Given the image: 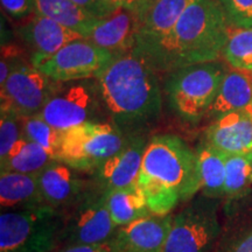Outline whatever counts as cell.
I'll return each mask as SVG.
<instances>
[{
	"label": "cell",
	"instance_id": "6da1fadb",
	"mask_svg": "<svg viewBox=\"0 0 252 252\" xmlns=\"http://www.w3.org/2000/svg\"><path fill=\"white\" fill-rule=\"evenodd\" d=\"M157 74L134 47L117 56L96 78L103 106L123 133L139 130L159 117L162 98Z\"/></svg>",
	"mask_w": 252,
	"mask_h": 252
},
{
	"label": "cell",
	"instance_id": "7a4b0ae2",
	"mask_svg": "<svg viewBox=\"0 0 252 252\" xmlns=\"http://www.w3.org/2000/svg\"><path fill=\"white\" fill-rule=\"evenodd\" d=\"M229 27L220 0H193L171 32L143 54L158 72L217 61L223 54Z\"/></svg>",
	"mask_w": 252,
	"mask_h": 252
},
{
	"label": "cell",
	"instance_id": "3957f363",
	"mask_svg": "<svg viewBox=\"0 0 252 252\" xmlns=\"http://www.w3.org/2000/svg\"><path fill=\"white\" fill-rule=\"evenodd\" d=\"M138 186L150 213L169 215L201 190L196 153L178 135H154L145 149Z\"/></svg>",
	"mask_w": 252,
	"mask_h": 252
},
{
	"label": "cell",
	"instance_id": "277c9868",
	"mask_svg": "<svg viewBox=\"0 0 252 252\" xmlns=\"http://www.w3.org/2000/svg\"><path fill=\"white\" fill-rule=\"evenodd\" d=\"M64 217L49 206L0 215V252H53L61 245Z\"/></svg>",
	"mask_w": 252,
	"mask_h": 252
},
{
	"label": "cell",
	"instance_id": "5b68a950",
	"mask_svg": "<svg viewBox=\"0 0 252 252\" xmlns=\"http://www.w3.org/2000/svg\"><path fill=\"white\" fill-rule=\"evenodd\" d=\"M226 71L225 65L219 61L172 71L166 84L172 108L185 121H200L213 105Z\"/></svg>",
	"mask_w": 252,
	"mask_h": 252
},
{
	"label": "cell",
	"instance_id": "8992f818",
	"mask_svg": "<svg viewBox=\"0 0 252 252\" xmlns=\"http://www.w3.org/2000/svg\"><path fill=\"white\" fill-rule=\"evenodd\" d=\"M127 139L115 123L88 122L63 135L59 160L78 172H97L106 160L119 152Z\"/></svg>",
	"mask_w": 252,
	"mask_h": 252
},
{
	"label": "cell",
	"instance_id": "52a82bcc",
	"mask_svg": "<svg viewBox=\"0 0 252 252\" xmlns=\"http://www.w3.org/2000/svg\"><path fill=\"white\" fill-rule=\"evenodd\" d=\"M100 104L96 78L59 82L39 116L53 127L65 132L84 123L97 122L94 116Z\"/></svg>",
	"mask_w": 252,
	"mask_h": 252
},
{
	"label": "cell",
	"instance_id": "ba28073f",
	"mask_svg": "<svg viewBox=\"0 0 252 252\" xmlns=\"http://www.w3.org/2000/svg\"><path fill=\"white\" fill-rule=\"evenodd\" d=\"M220 231L213 198H200L173 217L162 252H212Z\"/></svg>",
	"mask_w": 252,
	"mask_h": 252
},
{
	"label": "cell",
	"instance_id": "9c48e42d",
	"mask_svg": "<svg viewBox=\"0 0 252 252\" xmlns=\"http://www.w3.org/2000/svg\"><path fill=\"white\" fill-rule=\"evenodd\" d=\"M117 230L106 206L105 193L98 189L94 194H84L64 219L61 245L103 244L112 241Z\"/></svg>",
	"mask_w": 252,
	"mask_h": 252
},
{
	"label": "cell",
	"instance_id": "30bf717a",
	"mask_svg": "<svg viewBox=\"0 0 252 252\" xmlns=\"http://www.w3.org/2000/svg\"><path fill=\"white\" fill-rule=\"evenodd\" d=\"M116 56L86 39L72 41L37 69L53 81L71 82L97 78Z\"/></svg>",
	"mask_w": 252,
	"mask_h": 252
},
{
	"label": "cell",
	"instance_id": "8fae6325",
	"mask_svg": "<svg viewBox=\"0 0 252 252\" xmlns=\"http://www.w3.org/2000/svg\"><path fill=\"white\" fill-rule=\"evenodd\" d=\"M58 83L32 64H25L0 86L1 110H11L21 118L40 115Z\"/></svg>",
	"mask_w": 252,
	"mask_h": 252
},
{
	"label": "cell",
	"instance_id": "7c38bea8",
	"mask_svg": "<svg viewBox=\"0 0 252 252\" xmlns=\"http://www.w3.org/2000/svg\"><path fill=\"white\" fill-rule=\"evenodd\" d=\"M193 0H138L132 6L137 18V48L147 54L171 32Z\"/></svg>",
	"mask_w": 252,
	"mask_h": 252
},
{
	"label": "cell",
	"instance_id": "4fadbf2b",
	"mask_svg": "<svg viewBox=\"0 0 252 252\" xmlns=\"http://www.w3.org/2000/svg\"><path fill=\"white\" fill-rule=\"evenodd\" d=\"M17 33L30 47V64L37 68L54 56L60 49L72 41L83 39V35L34 12L20 20Z\"/></svg>",
	"mask_w": 252,
	"mask_h": 252
},
{
	"label": "cell",
	"instance_id": "5bb4252c",
	"mask_svg": "<svg viewBox=\"0 0 252 252\" xmlns=\"http://www.w3.org/2000/svg\"><path fill=\"white\" fill-rule=\"evenodd\" d=\"M147 141L141 135H128L125 146L97 169L99 190L109 193L137 184Z\"/></svg>",
	"mask_w": 252,
	"mask_h": 252
},
{
	"label": "cell",
	"instance_id": "9a60e30c",
	"mask_svg": "<svg viewBox=\"0 0 252 252\" xmlns=\"http://www.w3.org/2000/svg\"><path fill=\"white\" fill-rule=\"evenodd\" d=\"M172 223L171 215L150 213L118 228L112 242L119 252H162Z\"/></svg>",
	"mask_w": 252,
	"mask_h": 252
},
{
	"label": "cell",
	"instance_id": "2e32d148",
	"mask_svg": "<svg viewBox=\"0 0 252 252\" xmlns=\"http://www.w3.org/2000/svg\"><path fill=\"white\" fill-rule=\"evenodd\" d=\"M137 35L138 25L134 11L126 6H119L111 14L100 18L83 39L109 50L117 58L137 46Z\"/></svg>",
	"mask_w": 252,
	"mask_h": 252
},
{
	"label": "cell",
	"instance_id": "e0dca14e",
	"mask_svg": "<svg viewBox=\"0 0 252 252\" xmlns=\"http://www.w3.org/2000/svg\"><path fill=\"white\" fill-rule=\"evenodd\" d=\"M206 143L224 154L252 152V108L216 118L207 128Z\"/></svg>",
	"mask_w": 252,
	"mask_h": 252
},
{
	"label": "cell",
	"instance_id": "ac0fdd59",
	"mask_svg": "<svg viewBox=\"0 0 252 252\" xmlns=\"http://www.w3.org/2000/svg\"><path fill=\"white\" fill-rule=\"evenodd\" d=\"M71 168L59 160H53L37 174L39 188L43 202L60 209L75 204L84 195L86 181Z\"/></svg>",
	"mask_w": 252,
	"mask_h": 252
},
{
	"label": "cell",
	"instance_id": "d6986e66",
	"mask_svg": "<svg viewBox=\"0 0 252 252\" xmlns=\"http://www.w3.org/2000/svg\"><path fill=\"white\" fill-rule=\"evenodd\" d=\"M252 108V71H226L208 115L219 118L225 113Z\"/></svg>",
	"mask_w": 252,
	"mask_h": 252
},
{
	"label": "cell",
	"instance_id": "ffe728a7",
	"mask_svg": "<svg viewBox=\"0 0 252 252\" xmlns=\"http://www.w3.org/2000/svg\"><path fill=\"white\" fill-rule=\"evenodd\" d=\"M0 204L2 209L17 210L45 206L46 203L40 193L37 175L1 172Z\"/></svg>",
	"mask_w": 252,
	"mask_h": 252
},
{
	"label": "cell",
	"instance_id": "44dd1931",
	"mask_svg": "<svg viewBox=\"0 0 252 252\" xmlns=\"http://www.w3.org/2000/svg\"><path fill=\"white\" fill-rule=\"evenodd\" d=\"M34 12L83 36L100 19L71 0H34Z\"/></svg>",
	"mask_w": 252,
	"mask_h": 252
},
{
	"label": "cell",
	"instance_id": "7402d4cb",
	"mask_svg": "<svg viewBox=\"0 0 252 252\" xmlns=\"http://www.w3.org/2000/svg\"><path fill=\"white\" fill-rule=\"evenodd\" d=\"M105 197L110 215L117 228L150 214L146 197L138 182L128 187L105 193Z\"/></svg>",
	"mask_w": 252,
	"mask_h": 252
},
{
	"label": "cell",
	"instance_id": "603a6c76",
	"mask_svg": "<svg viewBox=\"0 0 252 252\" xmlns=\"http://www.w3.org/2000/svg\"><path fill=\"white\" fill-rule=\"evenodd\" d=\"M201 190L204 196L215 198L224 195L225 154L206 141L196 151Z\"/></svg>",
	"mask_w": 252,
	"mask_h": 252
},
{
	"label": "cell",
	"instance_id": "cb8c5ba5",
	"mask_svg": "<svg viewBox=\"0 0 252 252\" xmlns=\"http://www.w3.org/2000/svg\"><path fill=\"white\" fill-rule=\"evenodd\" d=\"M53 160L49 153L40 145L21 137L7 158L0 162V167L1 172L37 175Z\"/></svg>",
	"mask_w": 252,
	"mask_h": 252
},
{
	"label": "cell",
	"instance_id": "d4e9b609",
	"mask_svg": "<svg viewBox=\"0 0 252 252\" xmlns=\"http://www.w3.org/2000/svg\"><path fill=\"white\" fill-rule=\"evenodd\" d=\"M252 186V152L225 154L224 195L238 197Z\"/></svg>",
	"mask_w": 252,
	"mask_h": 252
},
{
	"label": "cell",
	"instance_id": "484cf974",
	"mask_svg": "<svg viewBox=\"0 0 252 252\" xmlns=\"http://www.w3.org/2000/svg\"><path fill=\"white\" fill-rule=\"evenodd\" d=\"M222 56L231 69L252 71V28L230 26Z\"/></svg>",
	"mask_w": 252,
	"mask_h": 252
},
{
	"label": "cell",
	"instance_id": "4316f807",
	"mask_svg": "<svg viewBox=\"0 0 252 252\" xmlns=\"http://www.w3.org/2000/svg\"><path fill=\"white\" fill-rule=\"evenodd\" d=\"M21 123H23V137L40 145L55 160L61 149L64 132L53 127L39 115L23 118Z\"/></svg>",
	"mask_w": 252,
	"mask_h": 252
},
{
	"label": "cell",
	"instance_id": "83f0119b",
	"mask_svg": "<svg viewBox=\"0 0 252 252\" xmlns=\"http://www.w3.org/2000/svg\"><path fill=\"white\" fill-rule=\"evenodd\" d=\"M21 117L11 110L0 113V162L4 161L14 145L23 137Z\"/></svg>",
	"mask_w": 252,
	"mask_h": 252
},
{
	"label": "cell",
	"instance_id": "f1b7e54d",
	"mask_svg": "<svg viewBox=\"0 0 252 252\" xmlns=\"http://www.w3.org/2000/svg\"><path fill=\"white\" fill-rule=\"evenodd\" d=\"M229 26L252 28V0H220Z\"/></svg>",
	"mask_w": 252,
	"mask_h": 252
},
{
	"label": "cell",
	"instance_id": "f546056e",
	"mask_svg": "<svg viewBox=\"0 0 252 252\" xmlns=\"http://www.w3.org/2000/svg\"><path fill=\"white\" fill-rule=\"evenodd\" d=\"M24 49L14 45H6L1 48L0 61V86L4 84L12 72L26 64L23 61Z\"/></svg>",
	"mask_w": 252,
	"mask_h": 252
},
{
	"label": "cell",
	"instance_id": "4dcf8cb0",
	"mask_svg": "<svg viewBox=\"0 0 252 252\" xmlns=\"http://www.w3.org/2000/svg\"><path fill=\"white\" fill-rule=\"evenodd\" d=\"M0 2L6 13L18 20L34 13V0H0Z\"/></svg>",
	"mask_w": 252,
	"mask_h": 252
},
{
	"label": "cell",
	"instance_id": "1f68e13d",
	"mask_svg": "<svg viewBox=\"0 0 252 252\" xmlns=\"http://www.w3.org/2000/svg\"><path fill=\"white\" fill-rule=\"evenodd\" d=\"M71 1L96 15L97 18H105L119 7L110 0H71Z\"/></svg>",
	"mask_w": 252,
	"mask_h": 252
},
{
	"label": "cell",
	"instance_id": "d6a6232c",
	"mask_svg": "<svg viewBox=\"0 0 252 252\" xmlns=\"http://www.w3.org/2000/svg\"><path fill=\"white\" fill-rule=\"evenodd\" d=\"M53 252H119L112 241L103 244L93 245H71V247H62Z\"/></svg>",
	"mask_w": 252,
	"mask_h": 252
},
{
	"label": "cell",
	"instance_id": "836d02e7",
	"mask_svg": "<svg viewBox=\"0 0 252 252\" xmlns=\"http://www.w3.org/2000/svg\"><path fill=\"white\" fill-rule=\"evenodd\" d=\"M229 252H252V231L237 242Z\"/></svg>",
	"mask_w": 252,
	"mask_h": 252
},
{
	"label": "cell",
	"instance_id": "e575fe53",
	"mask_svg": "<svg viewBox=\"0 0 252 252\" xmlns=\"http://www.w3.org/2000/svg\"><path fill=\"white\" fill-rule=\"evenodd\" d=\"M138 0H122V6H126V7H132Z\"/></svg>",
	"mask_w": 252,
	"mask_h": 252
},
{
	"label": "cell",
	"instance_id": "d590c367",
	"mask_svg": "<svg viewBox=\"0 0 252 252\" xmlns=\"http://www.w3.org/2000/svg\"><path fill=\"white\" fill-rule=\"evenodd\" d=\"M110 1H112L113 4H116L118 6H122V0H110Z\"/></svg>",
	"mask_w": 252,
	"mask_h": 252
}]
</instances>
